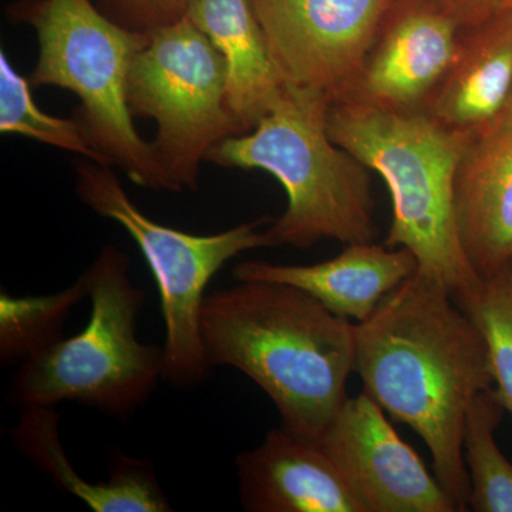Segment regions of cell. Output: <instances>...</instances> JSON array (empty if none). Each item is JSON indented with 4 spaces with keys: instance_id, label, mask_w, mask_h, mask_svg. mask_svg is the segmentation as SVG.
<instances>
[{
    "instance_id": "d6986e66",
    "label": "cell",
    "mask_w": 512,
    "mask_h": 512,
    "mask_svg": "<svg viewBox=\"0 0 512 512\" xmlns=\"http://www.w3.org/2000/svg\"><path fill=\"white\" fill-rule=\"evenodd\" d=\"M89 298L86 275L53 295L15 298L0 292V359L20 363L63 338V326L77 303Z\"/></svg>"
},
{
    "instance_id": "7a4b0ae2",
    "label": "cell",
    "mask_w": 512,
    "mask_h": 512,
    "mask_svg": "<svg viewBox=\"0 0 512 512\" xmlns=\"http://www.w3.org/2000/svg\"><path fill=\"white\" fill-rule=\"evenodd\" d=\"M200 328L210 366L258 384L286 429L319 441L348 400L356 325L303 289L261 281L217 289L205 296Z\"/></svg>"
},
{
    "instance_id": "e0dca14e",
    "label": "cell",
    "mask_w": 512,
    "mask_h": 512,
    "mask_svg": "<svg viewBox=\"0 0 512 512\" xmlns=\"http://www.w3.org/2000/svg\"><path fill=\"white\" fill-rule=\"evenodd\" d=\"M185 16L224 59L228 100L242 134L254 130L284 93L251 0H190Z\"/></svg>"
},
{
    "instance_id": "ba28073f",
    "label": "cell",
    "mask_w": 512,
    "mask_h": 512,
    "mask_svg": "<svg viewBox=\"0 0 512 512\" xmlns=\"http://www.w3.org/2000/svg\"><path fill=\"white\" fill-rule=\"evenodd\" d=\"M133 117L153 119V146L167 191H195L218 144L241 136L228 100L224 59L187 16L148 30L127 83Z\"/></svg>"
},
{
    "instance_id": "8992f818",
    "label": "cell",
    "mask_w": 512,
    "mask_h": 512,
    "mask_svg": "<svg viewBox=\"0 0 512 512\" xmlns=\"http://www.w3.org/2000/svg\"><path fill=\"white\" fill-rule=\"evenodd\" d=\"M6 13L35 29L39 59L30 84L76 94V119L109 163L138 187L167 191L153 146L137 133L127 101L128 74L148 30L121 25L92 0H16Z\"/></svg>"
},
{
    "instance_id": "ffe728a7",
    "label": "cell",
    "mask_w": 512,
    "mask_h": 512,
    "mask_svg": "<svg viewBox=\"0 0 512 512\" xmlns=\"http://www.w3.org/2000/svg\"><path fill=\"white\" fill-rule=\"evenodd\" d=\"M30 82L16 72L5 52L0 53V131L18 134L47 146L79 154L86 160L111 165L99 148L94 146L83 124L74 119H59L40 110ZM113 167V165H111Z\"/></svg>"
},
{
    "instance_id": "603a6c76",
    "label": "cell",
    "mask_w": 512,
    "mask_h": 512,
    "mask_svg": "<svg viewBox=\"0 0 512 512\" xmlns=\"http://www.w3.org/2000/svg\"><path fill=\"white\" fill-rule=\"evenodd\" d=\"M463 29L474 28L512 10V0H431Z\"/></svg>"
},
{
    "instance_id": "ac0fdd59",
    "label": "cell",
    "mask_w": 512,
    "mask_h": 512,
    "mask_svg": "<svg viewBox=\"0 0 512 512\" xmlns=\"http://www.w3.org/2000/svg\"><path fill=\"white\" fill-rule=\"evenodd\" d=\"M504 410L493 387L478 394L468 409L464 460L471 487L468 507L476 512H512V464L494 439Z\"/></svg>"
},
{
    "instance_id": "30bf717a",
    "label": "cell",
    "mask_w": 512,
    "mask_h": 512,
    "mask_svg": "<svg viewBox=\"0 0 512 512\" xmlns=\"http://www.w3.org/2000/svg\"><path fill=\"white\" fill-rule=\"evenodd\" d=\"M319 443L366 512H456L419 454L366 393L348 397Z\"/></svg>"
},
{
    "instance_id": "5b68a950",
    "label": "cell",
    "mask_w": 512,
    "mask_h": 512,
    "mask_svg": "<svg viewBox=\"0 0 512 512\" xmlns=\"http://www.w3.org/2000/svg\"><path fill=\"white\" fill-rule=\"evenodd\" d=\"M128 271V256L113 244L104 245L84 271L92 305L89 323L20 365L10 384L12 406L77 402L127 420L150 400L163 377L164 349L138 339L146 292Z\"/></svg>"
},
{
    "instance_id": "44dd1931",
    "label": "cell",
    "mask_w": 512,
    "mask_h": 512,
    "mask_svg": "<svg viewBox=\"0 0 512 512\" xmlns=\"http://www.w3.org/2000/svg\"><path fill=\"white\" fill-rule=\"evenodd\" d=\"M460 306L483 330L495 392L512 414V266L484 279L476 295Z\"/></svg>"
},
{
    "instance_id": "3957f363",
    "label": "cell",
    "mask_w": 512,
    "mask_h": 512,
    "mask_svg": "<svg viewBox=\"0 0 512 512\" xmlns=\"http://www.w3.org/2000/svg\"><path fill=\"white\" fill-rule=\"evenodd\" d=\"M329 136L383 178L393 218L384 245L407 248L417 269L439 279L458 305L483 285L458 238L454 175L471 134L458 133L427 110L380 109L362 101H330Z\"/></svg>"
},
{
    "instance_id": "cb8c5ba5",
    "label": "cell",
    "mask_w": 512,
    "mask_h": 512,
    "mask_svg": "<svg viewBox=\"0 0 512 512\" xmlns=\"http://www.w3.org/2000/svg\"><path fill=\"white\" fill-rule=\"evenodd\" d=\"M503 119H507L512 121V89L510 93V97H508L507 104H505V109L503 111Z\"/></svg>"
},
{
    "instance_id": "7402d4cb",
    "label": "cell",
    "mask_w": 512,
    "mask_h": 512,
    "mask_svg": "<svg viewBox=\"0 0 512 512\" xmlns=\"http://www.w3.org/2000/svg\"><path fill=\"white\" fill-rule=\"evenodd\" d=\"M114 20L137 30H151L185 16L190 0H110Z\"/></svg>"
},
{
    "instance_id": "7c38bea8",
    "label": "cell",
    "mask_w": 512,
    "mask_h": 512,
    "mask_svg": "<svg viewBox=\"0 0 512 512\" xmlns=\"http://www.w3.org/2000/svg\"><path fill=\"white\" fill-rule=\"evenodd\" d=\"M247 512H366L319 441L285 426L235 460Z\"/></svg>"
},
{
    "instance_id": "277c9868",
    "label": "cell",
    "mask_w": 512,
    "mask_h": 512,
    "mask_svg": "<svg viewBox=\"0 0 512 512\" xmlns=\"http://www.w3.org/2000/svg\"><path fill=\"white\" fill-rule=\"evenodd\" d=\"M329 104L322 94L285 86L254 130L208 154L207 163L265 171L285 188L288 207L265 229L268 247L369 244L379 235L372 170L329 136Z\"/></svg>"
},
{
    "instance_id": "9c48e42d",
    "label": "cell",
    "mask_w": 512,
    "mask_h": 512,
    "mask_svg": "<svg viewBox=\"0 0 512 512\" xmlns=\"http://www.w3.org/2000/svg\"><path fill=\"white\" fill-rule=\"evenodd\" d=\"M394 0H251L285 86L348 96Z\"/></svg>"
},
{
    "instance_id": "5bb4252c",
    "label": "cell",
    "mask_w": 512,
    "mask_h": 512,
    "mask_svg": "<svg viewBox=\"0 0 512 512\" xmlns=\"http://www.w3.org/2000/svg\"><path fill=\"white\" fill-rule=\"evenodd\" d=\"M417 259L407 248L350 244L338 256L315 265H278L242 261L232 268L235 281L275 282L311 293L329 311L363 322L387 293L416 272Z\"/></svg>"
},
{
    "instance_id": "6da1fadb",
    "label": "cell",
    "mask_w": 512,
    "mask_h": 512,
    "mask_svg": "<svg viewBox=\"0 0 512 512\" xmlns=\"http://www.w3.org/2000/svg\"><path fill=\"white\" fill-rule=\"evenodd\" d=\"M355 372L363 393L419 434L437 480L457 511H467V413L494 384L487 339L476 320L443 282L416 269L357 323Z\"/></svg>"
},
{
    "instance_id": "2e32d148",
    "label": "cell",
    "mask_w": 512,
    "mask_h": 512,
    "mask_svg": "<svg viewBox=\"0 0 512 512\" xmlns=\"http://www.w3.org/2000/svg\"><path fill=\"white\" fill-rule=\"evenodd\" d=\"M512 89V10L463 29L454 62L427 111L443 126L476 134L501 116Z\"/></svg>"
},
{
    "instance_id": "4fadbf2b",
    "label": "cell",
    "mask_w": 512,
    "mask_h": 512,
    "mask_svg": "<svg viewBox=\"0 0 512 512\" xmlns=\"http://www.w3.org/2000/svg\"><path fill=\"white\" fill-rule=\"evenodd\" d=\"M453 207L461 247L480 278L512 266V121L500 117L468 138Z\"/></svg>"
},
{
    "instance_id": "52a82bcc",
    "label": "cell",
    "mask_w": 512,
    "mask_h": 512,
    "mask_svg": "<svg viewBox=\"0 0 512 512\" xmlns=\"http://www.w3.org/2000/svg\"><path fill=\"white\" fill-rule=\"evenodd\" d=\"M76 192L94 214L117 222L146 258L165 326L163 379L174 387L197 386L211 369L201 338V308L215 274L242 252L268 247V217L212 235H194L158 224L130 200L111 165L80 161Z\"/></svg>"
},
{
    "instance_id": "9a60e30c",
    "label": "cell",
    "mask_w": 512,
    "mask_h": 512,
    "mask_svg": "<svg viewBox=\"0 0 512 512\" xmlns=\"http://www.w3.org/2000/svg\"><path fill=\"white\" fill-rule=\"evenodd\" d=\"M19 410L18 423L9 430L16 448L57 487L80 498L94 512L173 511L151 461L127 457L119 451L111 458L110 477L90 483L80 477L64 453L56 407Z\"/></svg>"
},
{
    "instance_id": "8fae6325",
    "label": "cell",
    "mask_w": 512,
    "mask_h": 512,
    "mask_svg": "<svg viewBox=\"0 0 512 512\" xmlns=\"http://www.w3.org/2000/svg\"><path fill=\"white\" fill-rule=\"evenodd\" d=\"M463 28L431 0H394L348 96L380 109L426 110Z\"/></svg>"
}]
</instances>
